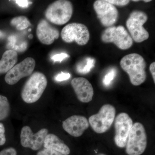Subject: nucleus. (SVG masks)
Listing matches in <instances>:
<instances>
[{"instance_id":"obj_1","label":"nucleus","mask_w":155,"mask_h":155,"mask_svg":"<svg viewBox=\"0 0 155 155\" xmlns=\"http://www.w3.org/2000/svg\"><path fill=\"white\" fill-rule=\"evenodd\" d=\"M120 66L129 75L130 82L134 86H138L145 81L147 64L141 55L132 53L124 56L120 61Z\"/></svg>"},{"instance_id":"obj_2","label":"nucleus","mask_w":155,"mask_h":155,"mask_svg":"<svg viewBox=\"0 0 155 155\" xmlns=\"http://www.w3.org/2000/svg\"><path fill=\"white\" fill-rule=\"evenodd\" d=\"M47 84V79L43 73L38 72H34L22 89V99L27 104L36 102L41 97Z\"/></svg>"},{"instance_id":"obj_3","label":"nucleus","mask_w":155,"mask_h":155,"mask_svg":"<svg viewBox=\"0 0 155 155\" xmlns=\"http://www.w3.org/2000/svg\"><path fill=\"white\" fill-rule=\"evenodd\" d=\"M73 11V6L70 1L59 0L48 6L45 12V16L53 24L63 25L69 22Z\"/></svg>"},{"instance_id":"obj_4","label":"nucleus","mask_w":155,"mask_h":155,"mask_svg":"<svg viewBox=\"0 0 155 155\" xmlns=\"http://www.w3.org/2000/svg\"><path fill=\"white\" fill-rule=\"evenodd\" d=\"M147 146V136L144 126L136 122L130 129L127 143L126 152L128 155H140L144 152Z\"/></svg>"},{"instance_id":"obj_5","label":"nucleus","mask_w":155,"mask_h":155,"mask_svg":"<svg viewBox=\"0 0 155 155\" xmlns=\"http://www.w3.org/2000/svg\"><path fill=\"white\" fill-rule=\"evenodd\" d=\"M147 19V15L144 12L134 11L130 13L126 21V27L130 36L136 42H142L149 37V33L143 27Z\"/></svg>"},{"instance_id":"obj_6","label":"nucleus","mask_w":155,"mask_h":155,"mask_svg":"<svg viewBox=\"0 0 155 155\" xmlns=\"http://www.w3.org/2000/svg\"><path fill=\"white\" fill-rule=\"evenodd\" d=\"M116 109L113 105L105 104L101 107L98 113L91 116L88 122L97 133H104L110 129L114 122Z\"/></svg>"},{"instance_id":"obj_7","label":"nucleus","mask_w":155,"mask_h":155,"mask_svg":"<svg viewBox=\"0 0 155 155\" xmlns=\"http://www.w3.org/2000/svg\"><path fill=\"white\" fill-rule=\"evenodd\" d=\"M104 42L113 43L121 50L130 48L133 45V39L124 26H112L103 31L101 36Z\"/></svg>"},{"instance_id":"obj_8","label":"nucleus","mask_w":155,"mask_h":155,"mask_svg":"<svg viewBox=\"0 0 155 155\" xmlns=\"http://www.w3.org/2000/svg\"><path fill=\"white\" fill-rule=\"evenodd\" d=\"M62 39L70 43L75 41L79 45H84L90 39V33L86 25L79 23H69L66 25L61 32Z\"/></svg>"},{"instance_id":"obj_9","label":"nucleus","mask_w":155,"mask_h":155,"mask_svg":"<svg viewBox=\"0 0 155 155\" xmlns=\"http://www.w3.org/2000/svg\"><path fill=\"white\" fill-rule=\"evenodd\" d=\"M94 8L97 17L103 25L113 26L119 18V12L115 6L106 0H97L94 3Z\"/></svg>"},{"instance_id":"obj_10","label":"nucleus","mask_w":155,"mask_h":155,"mask_svg":"<svg viewBox=\"0 0 155 155\" xmlns=\"http://www.w3.org/2000/svg\"><path fill=\"white\" fill-rule=\"evenodd\" d=\"M35 67V60L28 57L15 65L7 72L5 81L9 85L16 84L21 78L31 75Z\"/></svg>"},{"instance_id":"obj_11","label":"nucleus","mask_w":155,"mask_h":155,"mask_svg":"<svg viewBox=\"0 0 155 155\" xmlns=\"http://www.w3.org/2000/svg\"><path fill=\"white\" fill-rule=\"evenodd\" d=\"M114 120L115 143L119 147H125L129 132L133 125L132 119L128 114L122 113L116 116Z\"/></svg>"},{"instance_id":"obj_12","label":"nucleus","mask_w":155,"mask_h":155,"mask_svg":"<svg viewBox=\"0 0 155 155\" xmlns=\"http://www.w3.org/2000/svg\"><path fill=\"white\" fill-rule=\"evenodd\" d=\"M48 133L46 128H42L34 134L29 126L22 128L20 134V143L22 146L29 148L33 150H37L43 145L46 136Z\"/></svg>"},{"instance_id":"obj_13","label":"nucleus","mask_w":155,"mask_h":155,"mask_svg":"<svg viewBox=\"0 0 155 155\" xmlns=\"http://www.w3.org/2000/svg\"><path fill=\"white\" fill-rule=\"evenodd\" d=\"M89 123L83 116L74 115L69 117L63 122L64 130L72 136L79 137L88 128Z\"/></svg>"},{"instance_id":"obj_14","label":"nucleus","mask_w":155,"mask_h":155,"mask_svg":"<svg viewBox=\"0 0 155 155\" xmlns=\"http://www.w3.org/2000/svg\"><path fill=\"white\" fill-rule=\"evenodd\" d=\"M78 99L82 103H88L92 100L94 94L93 88L90 82L83 77L75 78L71 81Z\"/></svg>"},{"instance_id":"obj_15","label":"nucleus","mask_w":155,"mask_h":155,"mask_svg":"<svg viewBox=\"0 0 155 155\" xmlns=\"http://www.w3.org/2000/svg\"><path fill=\"white\" fill-rule=\"evenodd\" d=\"M36 35L39 41L46 45L52 44L60 36L58 29L52 26L45 19H42L38 22Z\"/></svg>"},{"instance_id":"obj_16","label":"nucleus","mask_w":155,"mask_h":155,"mask_svg":"<svg viewBox=\"0 0 155 155\" xmlns=\"http://www.w3.org/2000/svg\"><path fill=\"white\" fill-rule=\"evenodd\" d=\"M45 148L56 151L64 155H68L70 153L69 147L58 137L53 134H48L43 144Z\"/></svg>"},{"instance_id":"obj_17","label":"nucleus","mask_w":155,"mask_h":155,"mask_svg":"<svg viewBox=\"0 0 155 155\" xmlns=\"http://www.w3.org/2000/svg\"><path fill=\"white\" fill-rule=\"evenodd\" d=\"M18 61V54L13 50H8L3 54L0 61V74L7 73L15 66Z\"/></svg>"},{"instance_id":"obj_18","label":"nucleus","mask_w":155,"mask_h":155,"mask_svg":"<svg viewBox=\"0 0 155 155\" xmlns=\"http://www.w3.org/2000/svg\"><path fill=\"white\" fill-rule=\"evenodd\" d=\"M28 42L16 35H11L8 38L7 48L17 52H23L27 50Z\"/></svg>"},{"instance_id":"obj_19","label":"nucleus","mask_w":155,"mask_h":155,"mask_svg":"<svg viewBox=\"0 0 155 155\" xmlns=\"http://www.w3.org/2000/svg\"><path fill=\"white\" fill-rule=\"evenodd\" d=\"M95 61L91 58H87L83 62L78 64L76 70L78 73L81 74H86L89 73L94 67Z\"/></svg>"},{"instance_id":"obj_20","label":"nucleus","mask_w":155,"mask_h":155,"mask_svg":"<svg viewBox=\"0 0 155 155\" xmlns=\"http://www.w3.org/2000/svg\"><path fill=\"white\" fill-rule=\"evenodd\" d=\"M11 24L18 30H23L31 25L28 18L21 16L14 17L11 21Z\"/></svg>"},{"instance_id":"obj_21","label":"nucleus","mask_w":155,"mask_h":155,"mask_svg":"<svg viewBox=\"0 0 155 155\" xmlns=\"http://www.w3.org/2000/svg\"><path fill=\"white\" fill-rule=\"evenodd\" d=\"M11 108L8 100L6 97L0 95V121L8 117Z\"/></svg>"},{"instance_id":"obj_22","label":"nucleus","mask_w":155,"mask_h":155,"mask_svg":"<svg viewBox=\"0 0 155 155\" xmlns=\"http://www.w3.org/2000/svg\"><path fill=\"white\" fill-rule=\"evenodd\" d=\"M116 69L114 68L111 69L103 78V83L104 85L106 86H109L112 83V81L116 77Z\"/></svg>"},{"instance_id":"obj_23","label":"nucleus","mask_w":155,"mask_h":155,"mask_svg":"<svg viewBox=\"0 0 155 155\" xmlns=\"http://www.w3.org/2000/svg\"><path fill=\"white\" fill-rule=\"evenodd\" d=\"M69 56L68 54L65 53H61L60 54H56L51 57V59L54 62H61L64 59L69 58Z\"/></svg>"},{"instance_id":"obj_24","label":"nucleus","mask_w":155,"mask_h":155,"mask_svg":"<svg viewBox=\"0 0 155 155\" xmlns=\"http://www.w3.org/2000/svg\"><path fill=\"white\" fill-rule=\"evenodd\" d=\"M37 155H64L61 153L51 149L45 148L40 151Z\"/></svg>"},{"instance_id":"obj_25","label":"nucleus","mask_w":155,"mask_h":155,"mask_svg":"<svg viewBox=\"0 0 155 155\" xmlns=\"http://www.w3.org/2000/svg\"><path fill=\"white\" fill-rule=\"evenodd\" d=\"M71 77V75L69 73H65L64 72H61L55 77V80L57 81L61 82L67 80L69 79Z\"/></svg>"},{"instance_id":"obj_26","label":"nucleus","mask_w":155,"mask_h":155,"mask_svg":"<svg viewBox=\"0 0 155 155\" xmlns=\"http://www.w3.org/2000/svg\"><path fill=\"white\" fill-rule=\"evenodd\" d=\"M6 141L5 126L2 123L0 122V146L5 144Z\"/></svg>"},{"instance_id":"obj_27","label":"nucleus","mask_w":155,"mask_h":155,"mask_svg":"<svg viewBox=\"0 0 155 155\" xmlns=\"http://www.w3.org/2000/svg\"><path fill=\"white\" fill-rule=\"evenodd\" d=\"M107 2L114 5L124 6L128 5L130 2L128 0H106Z\"/></svg>"},{"instance_id":"obj_28","label":"nucleus","mask_w":155,"mask_h":155,"mask_svg":"<svg viewBox=\"0 0 155 155\" xmlns=\"http://www.w3.org/2000/svg\"><path fill=\"white\" fill-rule=\"evenodd\" d=\"M0 155H17V152L14 148L9 147L1 151Z\"/></svg>"},{"instance_id":"obj_29","label":"nucleus","mask_w":155,"mask_h":155,"mask_svg":"<svg viewBox=\"0 0 155 155\" xmlns=\"http://www.w3.org/2000/svg\"><path fill=\"white\" fill-rule=\"evenodd\" d=\"M14 2L19 7L23 8H28L29 5L32 4V2L30 1H26V0H17Z\"/></svg>"},{"instance_id":"obj_30","label":"nucleus","mask_w":155,"mask_h":155,"mask_svg":"<svg viewBox=\"0 0 155 155\" xmlns=\"http://www.w3.org/2000/svg\"><path fill=\"white\" fill-rule=\"evenodd\" d=\"M150 70L152 75L153 80L155 83V63L153 62L150 66Z\"/></svg>"},{"instance_id":"obj_31","label":"nucleus","mask_w":155,"mask_h":155,"mask_svg":"<svg viewBox=\"0 0 155 155\" xmlns=\"http://www.w3.org/2000/svg\"><path fill=\"white\" fill-rule=\"evenodd\" d=\"M5 36V34L2 31L0 30V39L4 38Z\"/></svg>"},{"instance_id":"obj_32","label":"nucleus","mask_w":155,"mask_h":155,"mask_svg":"<svg viewBox=\"0 0 155 155\" xmlns=\"http://www.w3.org/2000/svg\"><path fill=\"white\" fill-rule=\"evenodd\" d=\"M143 2H150L151 0H144L143 1Z\"/></svg>"},{"instance_id":"obj_33","label":"nucleus","mask_w":155,"mask_h":155,"mask_svg":"<svg viewBox=\"0 0 155 155\" xmlns=\"http://www.w3.org/2000/svg\"><path fill=\"white\" fill-rule=\"evenodd\" d=\"M28 37H29V38H32V35H29V36H28Z\"/></svg>"},{"instance_id":"obj_34","label":"nucleus","mask_w":155,"mask_h":155,"mask_svg":"<svg viewBox=\"0 0 155 155\" xmlns=\"http://www.w3.org/2000/svg\"><path fill=\"white\" fill-rule=\"evenodd\" d=\"M133 2H139V0H136V1H134V0H133Z\"/></svg>"},{"instance_id":"obj_35","label":"nucleus","mask_w":155,"mask_h":155,"mask_svg":"<svg viewBox=\"0 0 155 155\" xmlns=\"http://www.w3.org/2000/svg\"><path fill=\"white\" fill-rule=\"evenodd\" d=\"M105 155L103 154H99V155Z\"/></svg>"}]
</instances>
